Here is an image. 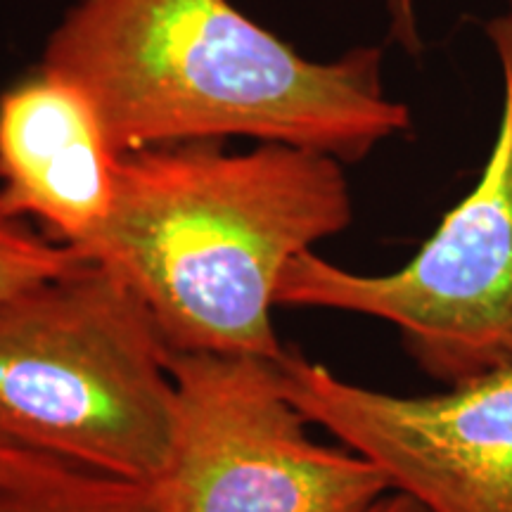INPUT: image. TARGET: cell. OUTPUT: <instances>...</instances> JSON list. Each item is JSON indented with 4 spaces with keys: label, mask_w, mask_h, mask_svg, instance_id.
I'll list each match as a JSON object with an SVG mask.
<instances>
[{
    "label": "cell",
    "mask_w": 512,
    "mask_h": 512,
    "mask_svg": "<svg viewBox=\"0 0 512 512\" xmlns=\"http://www.w3.org/2000/svg\"><path fill=\"white\" fill-rule=\"evenodd\" d=\"M501 67V117L475 188L392 273H356L311 252L280 275L278 306L389 323L422 373L446 387L512 368V17L486 22Z\"/></svg>",
    "instance_id": "277c9868"
},
{
    "label": "cell",
    "mask_w": 512,
    "mask_h": 512,
    "mask_svg": "<svg viewBox=\"0 0 512 512\" xmlns=\"http://www.w3.org/2000/svg\"><path fill=\"white\" fill-rule=\"evenodd\" d=\"M273 366L292 406L380 467L392 491L427 512H512V368L399 396L344 380L297 349Z\"/></svg>",
    "instance_id": "8992f818"
},
{
    "label": "cell",
    "mask_w": 512,
    "mask_h": 512,
    "mask_svg": "<svg viewBox=\"0 0 512 512\" xmlns=\"http://www.w3.org/2000/svg\"><path fill=\"white\" fill-rule=\"evenodd\" d=\"M171 351L143 299L81 266L0 302V434L86 470L155 486L176 425Z\"/></svg>",
    "instance_id": "3957f363"
},
{
    "label": "cell",
    "mask_w": 512,
    "mask_h": 512,
    "mask_svg": "<svg viewBox=\"0 0 512 512\" xmlns=\"http://www.w3.org/2000/svg\"><path fill=\"white\" fill-rule=\"evenodd\" d=\"M508 15L512 17V0H508Z\"/></svg>",
    "instance_id": "7c38bea8"
},
{
    "label": "cell",
    "mask_w": 512,
    "mask_h": 512,
    "mask_svg": "<svg viewBox=\"0 0 512 512\" xmlns=\"http://www.w3.org/2000/svg\"><path fill=\"white\" fill-rule=\"evenodd\" d=\"M74 247L36 233L27 221L0 209V302L27 287L83 264Z\"/></svg>",
    "instance_id": "ba28073f"
},
{
    "label": "cell",
    "mask_w": 512,
    "mask_h": 512,
    "mask_svg": "<svg viewBox=\"0 0 512 512\" xmlns=\"http://www.w3.org/2000/svg\"><path fill=\"white\" fill-rule=\"evenodd\" d=\"M366 512H427V508H422L415 498L401 494V491H389L377 498Z\"/></svg>",
    "instance_id": "8fae6325"
},
{
    "label": "cell",
    "mask_w": 512,
    "mask_h": 512,
    "mask_svg": "<svg viewBox=\"0 0 512 512\" xmlns=\"http://www.w3.org/2000/svg\"><path fill=\"white\" fill-rule=\"evenodd\" d=\"M176 425L159 512H366L392 491L351 448L316 444L273 361L174 354Z\"/></svg>",
    "instance_id": "5b68a950"
},
{
    "label": "cell",
    "mask_w": 512,
    "mask_h": 512,
    "mask_svg": "<svg viewBox=\"0 0 512 512\" xmlns=\"http://www.w3.org/2000/svg\"><path fill=\"white\" fill-rule=\"evenodd\" d=\"M121 152L79 83L38 64L0 93V209L76 252L110 219Z\"/></svg>",
    "instance_id": "52a82bcc"
},
{
    "label": "cell",
    "mask_w": 512,
    "mask_h": 512,
    "mask_svg": "<svg viewBox=\"0 0 512 512\" xmlns=\"http://www.w3.org/2000/svg\"><path fill=\"white\" fill-rule=\"evenodd\" d=\"M344 164L304 147H145L121 157L110 219L79 254L143 299L174 354L275 361L280 275L344 233Z\"/></svg>",
    "instance_id": "7a4b0ae2"
},
{
    "label": "cell",
    "mask_w": 512,
    "mask_h": 512,
    "mask_svg": "<svg viewBox=\"0 0 512 512\" xmlns=\"http://www.w3.org/2000/svg\"><path fill=\"white\" fill-rule=\"evenodd\" d=\"M41 64L91 95L121 155L254 138L354 164L413 124L380 48L309 60L230 0H76Z\"/></svg>",
    "instance_id": "6da1fadb"
},
{
    "label": "cell",
    "mask_w": 512,
    "mask_h": 512,
    "mask_svg": "<svg viewBox=\"0 0 512 512\" xmlns=\"http://www.w3.org/2000/svg\"><path fill=\"white\" fill-rule=\"evenodd\" d=\"M0 512H159L155 486L107 477L88 489L0 491Z\"/></svg>",
    "instance_id": "9c48e42d"
},
{
    "label": "cell",
    "mask_w": 512,
    "mask_h": 512,
    "mask_svg": "<svg viewBox=\"0 0 512 512\" xmlns=\"http://www.w3.org/2000/svg\"><path fill=\"white\" fill-rule=\"evenodd\" d=\"M107 475L19 444L0 434V491H69L100 484Z\"/></svg>",
    "instance_id": "30bf717a"
}]
</instances>
